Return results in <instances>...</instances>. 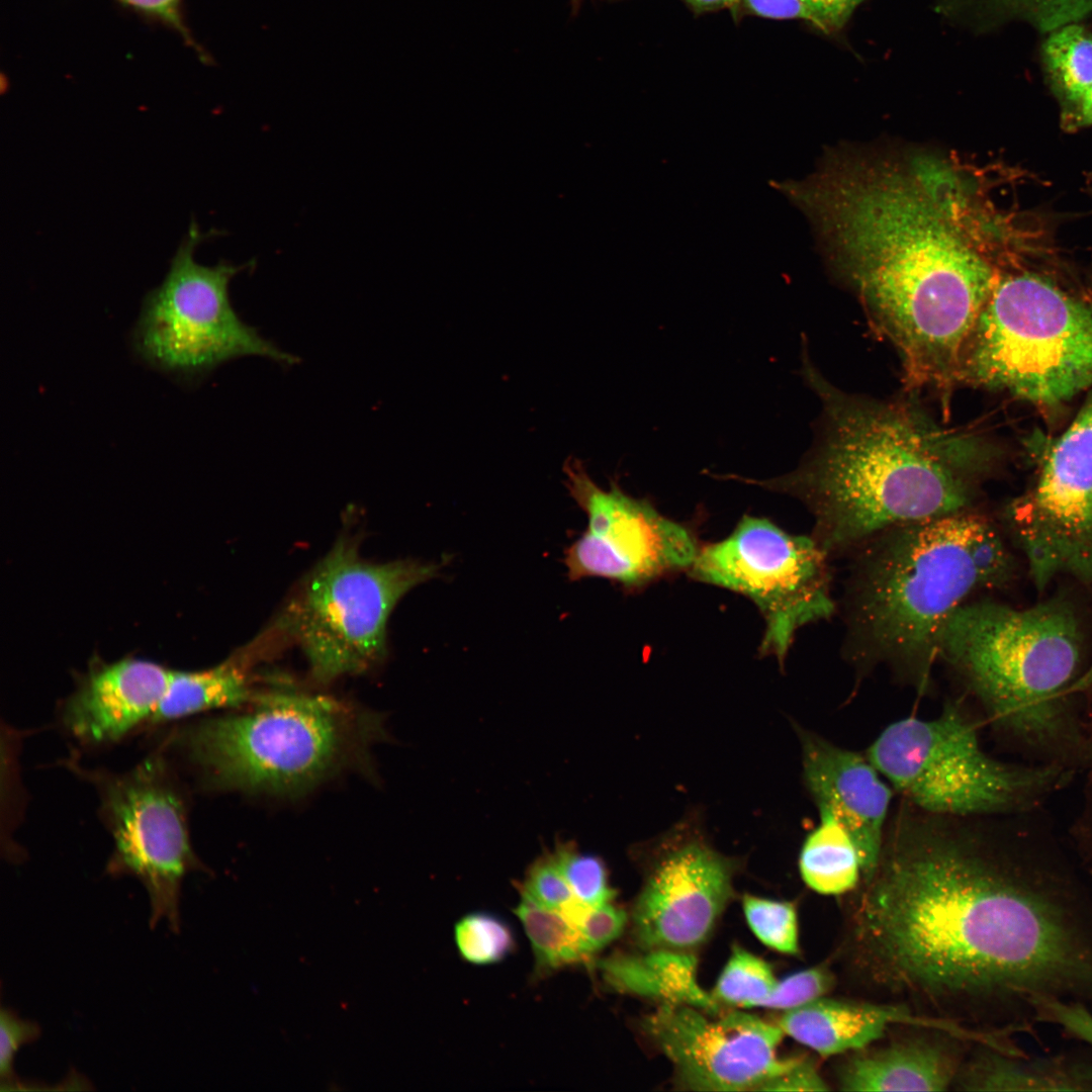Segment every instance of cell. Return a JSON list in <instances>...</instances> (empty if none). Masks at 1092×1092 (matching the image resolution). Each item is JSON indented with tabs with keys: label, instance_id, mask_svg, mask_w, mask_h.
Here are the masks:
<instances>
[{
	"label": "cell",
	"instance_id": "6da1fadb",
	"mask_svg": "<svg viewBox=\"0 0 1092 1092\" xmlns=\"http://www.w3.org/2000/svg\"><path fill=\"white\" fill-rule=\"evenodd\" d=\"M960 818L898 817L847 907L838 958L872 1001L944 1023L1077 971L1054 905L992 856Z\"/></svg>",
	"mask_w": 1092,
	"mask_h": 1092
},
{
	"label": "cell",
	"instance_id": "7a4b0ae2",
	"mask_svg": "<svg viewBox=\"0 0 1092 1092\" xmlns=\"http://www.w3.org/2000/svg\"><path fill=\"white\" fill-rule=\"evenodd\" d=\"M976 178L957 154L839 146L787 186L912 388L952 390L964 345L1003 275Z\"/></svg>",
	"mask_w": 1092,
	"mask_h": 1092
},
{
	"label": "cell",
	"instance_id": "3957f363",
	"mask_svg": "<svg viewBox=\"0 0 1092 1092\" xmlns=\"http://www.w3.org/2000/svg\"><path fill=\"white\" fill-rule=\"evenodd\" d=\"M802 358L823 407L816 445L784 475L737 481L799 499L829 557L902 524L976 509L991 460L980 438L940 427L909 403L848 394L825 379L807 349Z\"/></svg>",
	"mask_w": 1092,
	"mask_h": 1092
},
{
	"label": "cell",
	"instance_id": "277c9868",
	"mask_svg": "<svg viewBox=\"0 0 1092 1092\" xmlns=\"http://www.w3.org/2000/svg\"><path fill=\"white\" fill-rule=\"evenodd\" d=\"M846 589L852 654L887 663L925 689L953 613L1005 584L1013 559L977 509L902 524L856 549Z\"/></svg>",
	"mask_w": 1092,
	"mask_h": 1092
},
{
	"label": "cell",
	"instance_id": "5b68a950",
	"mask_svg": "<svg viewBox=\"0 0 1092 1092\" xmlns=\"http://www.w3.org/2000/svg\"><path fill=\"white\" fill-rule=\"evenodd\" d=\"M380 732L370 712L280 687L263 690L242 713L200 722L186 740L210 786L292 795L364 760Z\"/></svg>",
	"mask_w": 1092,
	"mask_h": 1092
},
{
	"label": "cell",
	"instance_id": "8992f818",
	"mask_svg": "<svg viewBox=\"0 0 1092 1092\" xmlns=\"http://www.w3.org/2000/svg\"><path fill=\"white\" fill-rule=\"evenodd\" d=\"M1074 608L1051 599L1016 609L991 600L969 601L941 635L943 660L1005 728L1040 736L1058 722L1060 699L1082 657Z\"/></svg>",
	"mask_w": 1092,
	"mask_h": 1092
},
{
	"label": "cell",
	"instance_id": "52a82bcc",
	"mask_svg": "<svg viewBox=\"0 0 1092 1092\" xmlns=\"http://www.w3.org/2000/svg\"><path fill=\"white\" fill-rule=\"evenodd\" d=\"M959 383L1044 406L1092 388V304L1037 274L1002 275L964 345Z\"/></svg>",
	"mask_w": 1092,
	"mask_h": 1092
},
{
	"label": "cell",
	"instance_id": "ba28073f",
	"mask_svg": "<svg viewBox=\"0 0 1092 1092\" xmlns=\"http://www.w3.org/2000/svg\"><path fill=\"white\" fill-rule=\"evenodd\" d=\"M443 563H372L340 540L301 583L282 624L306 657L312 678L329 684L363 673L386 654L390 614L412 588L437 577Z\"/></svg>",
	"mask_w": 1092,
	"mask_h": 1092
},
{
	"label": "cell",
	"instance_id": "9c48e42d",
	"mask_svg": "<svg viewBox=\"0 0 1092 1092\" xmlns=\"http://www.w3.org/2000/svg\"><path fill=\"white\" fill-rule=\"evenodd\" d=\"M206 237L192 221L164 280L147 293L133 333L139 354L153 366L183 377L202 375L245 356L295 363L294 355L262 337L232 305L231 281L253 262L197 263L196 247Z\"/></svg>",
	"mask_w": 1092,
	"mask_h": 1092
},
{
	"label": "cell",
	"instance_id": "30bf717a",
	"mask_svg": "<svg viewBox=\"0 0 1092 1092\" xmlns=\"http://www.w3.org/2000/svg\"><path fill=\"white\" fill-rule=\"evenodd\" d=\"M867 757L916 809L960 819L1010 809L1037 779L991 758L953 704L933 719L890 724Z\"/></svg>",
	"mask_w": 1092,
	"mask_h": 1092
},
{
	"label": "cell",
	"instance_id": "8fae6325",
	"mask_svg": "<svg viewBox=\"0 0 1092 1092\" xmlns=\"http://www.w3.org/2000/svg\"><path fill=\"white\" fill-rule=\"evenodd\" d=\"M828 559L811 536L744 515L728 536L701 545L688 574L749 599L764 621L759 654L782 665L801 628L835 613Z\"/></svg>",
	"mask_w": 1092,
	"mask_h": 1092
},
{
	"label": "cell",
	"instance_id": "7c38bea8",
	"mask_svg": "<svg viewBox=\"0 0 1092 1092\" xmlns=\"http://www.w3.org/2000/svg\"><path fill=\"white\" fill-rule=\"evenodd\" d=\"M563 472L569 494L587 516L586 530L564 552L570 580L601 577L636 590L689 571L701 545L688 526L625 492L616 480L601 487L577 458H568Z\"/></svg>",
	"mask_w": 1092,
	"mask_h": 1092
},
{
	"label": "cell",
	"instance_id": "4fadbf2b",
	"mask_svg": "<svg viewBox=\"0 0 1092 1092\" xmlns=\"http://www.w3.org/2000/svg\"><path fill=\"white\" fill-rule=\"evenodd\" d=\"M1003 521L1038 590L1060 575L1092 582V388Z\"/></svg>",
	"mask_w": 1092,
	"mask_h": 1092
},
{
	"label": "cell",
	"instance_id": "5bb4252c",
	"mask_svg": "<svg viewBox=\"0 0 1092 1092\" xmlns=\"http://www.w3.org/2000/svg\"><path fill=\"white\" fill-rule=\"evenodd\" d=\"M103 806L115 848L109 872L133 876L144 885L152 928L165 920L171 931L178 932L182 882L198 866L183 800L162 760H146L107 781Z\"/></svg>",
	"mask_w": 1092,
	"mask_h": 1092
},
{
	"label": "cell",
	"instance_id": "9a60e30c",
	"mask_svg": "<svg viewBox=\"0 0 1092 1092\" xmlns=\"http://www.w3.org/2000/svg\"><path fill=\"white\" fill-rule=\"evenodd\" d=\"M643 1029L689 1090H760L802 1059L779 1056L785 1033L778 1024L740 1011L718 1015L660 1004L644 1018Z\"/></svg>",
	"mask_w": 1092,
	"mask_h": 1092
},
{
	"label": "cell",
	"instance_id": "2e32d148",
	"mask_svg": "<svg viewBox=\"0 0 1092 1092\" xmlns=\"http://www.w3.org/2000/svg\"><path fill=\"white\" fill-rule=\"evenodd\" d=\"M733 866L700 841L668 851L650 871L632 909L645 949L690 951L708 939L732 896Z\"/></svg>",
	"mask_w": 1092,
	"mask_h": 1092
},
{
	"label": "cell",
	"instance_id": "e0dca14e",
	"mask_svg": "<svg viewBox=\"0 0 1092 1092\" xmlns=\"http://www.w3.org/2000/svg\"><path fill=\"white\" fill-rule=\"evenodd\" d=\"M802 746L808 789L818 809L833 813L852 837L864 881L880 859L892 790L867 756L808 733Z\"/></svg>",
	"mask_w": 1092,
	"mask_h": 1092
},
{
	"label": "cell",
	"instance_id": "ac0fdd59",
	"mask_svg": "<svg viewBox=\"0 0 1092 1092\" xmlns=\"http://www.w3.org/2000/svg\"><path fill=\"white\" fill-rule=\"evenodd\" d=\"M171 669L125 658L91 669L68 700L64 722L83 742L115 741L151 720L168 687Z\"/></svg>",
	"mask_w": 1092,
	"mask_h": 1092
},
{
	"label": "cell",
	"instance_id": "d6986e66",
	"mask_svg": "<svg viewBox=\"0 0 1092 1092\" xmlns=\"http://www.w3.org/2000/svg\"><path fill=\"white\" fill-rule=\"evenodd\" d=\"M962 1063L954 1043L938 1036H910L853 1052L838 1066L835 1078L842 1091H945Z\"/></svg>",
	"mask_w": 1092,
	"mask_h": 1092
},
{
	"label": "cell",
	"instance_id": "ffe728a7",
	"mask_svg": "<svg viewBox=\"0 0 1092 1092\" xmlns=\"http://www.w3.org/2000/svg\"><path fill=\"white\" fill-rule=\"evenodd\" d=\"M917 1022L900 1006L876 1001L820 997L784 1011L777 1024L783 1032L821 1057L855 1052L879 1040L896 1022Z\"/></svg>",
	"mask_w": 1092,
	"mask_h": 1092
},
{
	"label": "cell",
	"instance_id": "44dd1931",
	"mask_svg": "<svg viewBox=\"0 0 1092 1092\" xmlns=\"http://www.w3.org/2000/svg\"><path fill=\"white\" fill-rule=\"evenodd\" d=\"M645 950V953L613 954L599 961L598 968L607 985L618 992L655 999L661 1004L718 1012V1003L697 982V961L690 951Z\"/></svg>",
	"mask_w": 1092,
	"mask_h": 1092
},
{
	"label": "cell",
	"instance_id": "7402d4cb",
	"mask_svg": "<svg viewBox=\"0 0 1092 1092\" xmlns=\"http://www.w3.org/2000/svg\"><path fill=\"white\" fill-rule=\"evenodd\" d=\"M262 690L254 684L251 661L237 654L203 670H171L166 693L150 720L163 723L217 708L253 704Z\"/></svg>",
	"mask_w": 1092,
	"mask_h": 1092
},
{
	"label": "cell",
	"instance_id": "603a6c76",
	"mask_svg": "<svg viewBox=\"0 0 1092 1092\" xmlns=\"http://www.w3.org/2000/svg\"><path fill=\"white\" fill-rule=\"evenodd\" d=\"M819 813L820 824L808 835L801 849V877L819 894H848L856 890L861 881L857 848L833 813L825 809Z\"/></svg>",
	"mask_w": 1092,
	"mask_h": 1092
},
{
	"label": "cell",
	"instance_id": "cb8c5ba5",
	"mask_svg": "<svg viewBox=\"0 0 1092 1092\" xmlns=\"http://www.w3.org/2000/svg\"><path fill=\"white\" fill-rule=\"evenodd\" d=\"M966 1091L1084 1090L1092 1077L1060 1064H1022L984 1053L962 1063L953 1085Z\"/></svg>",
	"mask_w": 1092,
	"mask_h": 1092
},
{
	"label": "cell",
	"instance_id": "d4e9b609",
	"mask_svg": "<svg viewBox=\"0 0 1092 1092\" xmlns=\"http://www.w3.org/2000/svg\"><path fill=\"white\" fill-rule=\"evenodd\" d=\"M514 912L531 942L537 973L590 962L577 930L560 912L523 896Z\"/></svg>",
	"mask_w": 1092,
	"mask_h": 1092
},
{
	"label": "cell",
	"instance_id": "484cf974",
	"mask_svg": "<svg viewBox=\"0 0 1092 1092\" xmlns=\"http://www.w3.org/2000/svg\"><path fill=\"white\" fill-rule=\"evenodd\" d=\"M778 981L765 961L735 945L711 995L717 1003L728 1006H761Z\"/></svg>",
	"mask_w": 1092,
	"mask_h": 1092
},
{
	"label": "cell",
	"instance_id": "4316f807",
	"mask_svg": "<svg viewBox=\"0 0 1092 1092\" xmlns=\"http://www.w3.org/2000/svg\"><path fill=\"white\" fill-rule=\"evenodd\" d=\"M456 946L461 957L474 965L498 963L515 948L510 926L486 912L470 913L455 925Z\"/></svg>",
	"mask_w": 1092,
	"mask_h": 1092
},
{
	"label": "cell",
	"instance_id": "83f0119b",
	"mask_svg": "<svg viewBox=\"0 0 1092 1092\" xmlns=\"http://www.w3.org/2000/svg\"><path fill=\"white\" fill-rule=\"evenodd\" d=\"M743 910L750 929L762 943L782 953H799L798 918L792 903L746 895Z\"/></svg>",
	"mask_w": 1092,
	"mask_h": 1092
},
{
	"label": "cell",
	"instance_id": "f1b7e54d",
	"mask_svg": "<svg viewBox=\"0 0 1092 1092\" xmlns=\"http://www.w3.org/2000/svg\"><path fill=\"white\" fill-rule=\"evenodd\" d=\"M553 854L575 899L589 907L612 902L615 892L599 857L580 853L564 843L557 845Z\"/></svg>",
	"mask_w": 1092,
	"mask_h": 1092
},
{
	"label": "cell",
	"instance_id": "f546056e",
	"mask_svg": "<svg viewBox=\"0 0 1092 1092\" xmlns=\"http://www.w3.org/2000/svg\"><path fill=\"white\" fill-rule=\"evenodd\" d=\"M834 984V972L825 964L809 968L778 981L761 1007L791 1010L823 997Z\"/></svg>",
	"mask_w": 1092,
	"mask_h": 1092
},
{
	"label": "cell",
	"instance_id": "4dcf8cb0",
	"mask_svg": "<svg viewBox=\"0 0 1092 1092\" xmlns=\"http://www.w3.org/2000/svg\"><path fill=\"white\" fill-rule=\"evenodd\" d=\"M523 897L548 909L561 911L575 899L553 852L539 857L528 870L520 888Z\"/></svg>",
	"mask_w": 1092,
	"mask_h": 1092
},
{
	"label": "cell",
	"instance_id": "1f68e13d",
	"mask_svg": "<svg viewBox=\"0 0 1092 1092\" xmlns=\"http://www.w3.org/2000/svg\"><path fill=\"white\" fill-rule=\"evenodd\" d=\"M626 923L625 911L612 902L588 909L576 926L586 954L592 958L613 942L621 935Z\"/></svg>",
	"mask_w": 1092,
	"mask_h": 1092
},
{
	"label": "cell",
	"instance_id": "d6a6232c",
	"mask_svg": "<svg viewBox=\"0 0 1092 1092\" xmlns=\"http://www.w3.org/2000/svg\"><path fill=\"white\" fill-rule=\"evenodd\" d=\"M139 15L156 21L176 32L184 43L194 51L199 60L206 65L212 59L206 50L192 35L183 14V0H115Z\"/></svg>",
	"mask_w": 1092,
	"mask_h": 1092
},
{
	"label": "cell",
	"instance_id": "836d02e7",
	"mask_svg": "<svg viewBox=\"0 0 1092 1092\" xmlns=\"http://www.w3.org/2000/svg\"><path fill=\"white\" fill-rule=\"evenodd\" d=\"M40 1035L39 1026L27 1019L20 1018L8 1008L0 1012V1076L2 1084H15L13 1061L17 1051L36 1040Z\"/></svg>",
	"mask_w": 1092,
	"mask_h": 1092
},
{
	"label": "cell",
	"instance_id": "e575fe53",
	"mask_svg": "<svg viewBox=\"0 0 1092 1092\" xmlns=\"http://www.w3.org/2000/svg\"><path fill=\"white\" fill-rule=\"evenodd\" d=\"M1017 7L1037 26L1051 31L1077 22L1092 8V0H1005Z\"/></svg>",
	"mask_w": 1092,
	"mask_h": 1092
},
{
	"label": "cell",
	"instance_id": "d590c367",
	"mask_svg": "<svg viewBox=\"0 0 1092 1092\" xmlns=\"http://www.w3.org/2000/svg\"><path fill=\"white\" fill-rule=\"evenodd\" d=\"M762 1091H826L827 1083L821 1077L815 1064L801 1059L794 1067L766 1082Z\"/></svg>",
	"mask_w": 1092,
	"mask_h": 1092
},
{
	"label": "cell",
	"instance_id": "8d00e7d4",
	"mask_svg": "<svg viewBox=\"0 0 1092 1092\" xmlns=\"http://www.w3.org/2000/svg\"><path fill=\"white\" fill-rule=\"evenodd\" d=\"M1050 1017L1073 1035L1092 1045V1014L1081 1005L1058 1001L1043 1002Z\"/></svg>",
	"mask_w": 1092,
	"mask_h": 1092
},
{
	"label": "cell",
	"instance_id": "74e56055",
	"mask_svg": "<svg viewBox=\"0 0 1092 1092\" xmlns=\"http://www.w3.org/2000/svg\"><path fill=\"white\" fill-rule=\"evenodd\" d=\"M822 30L840 28L862 0H801Z\"/></svg>",
	"mask_w": 1092,
	"mask_h": 1092
},
{
	"label": "cell",
	"instance_id": "f35d334b",
	"mask_svg": "<svg viewBox=\"0 0 1092 1092\" xmlns=\"http://www.w3.org/2000/svg\"><path fill=\"white\" fill-rule=\"evenodd\" d=\"M754 14L772 19H802L814 24V18L801 0H741Z\"/></svg>",
	"mask_w": 1092,
	"mask_h": 1092
},
{
	"label": "cell",
	"instance_id": "ab89813d",
	"mask_svg": "<svg viewBox=\"0 0 1092 1092\" xmlns=\"http://www.w3.org/2000/svg\"><path fill=\"white\" fill-rule=\"evenodd\" d=\"M1069 128L1092 125V86L1063 110Z\"/></svg>",
	"mask_w": 1092,
	"mask_h": 1092
},
{
	"label": "cell",
	"instance_id": "60d3db41",
	"mask_svg": "<svg viewBox=\"0 0 1092 1092\" xmlns=\"http://www.w3.org/2000/svg\"><path fill=\"white\" fill-rule=\"evenodd\" d=\"M695 8L714 9L732 7L741 0H685Z\"/></svg>",
	"mask_w": 1092,
	"mask_h": 1092
}]
</instances>
